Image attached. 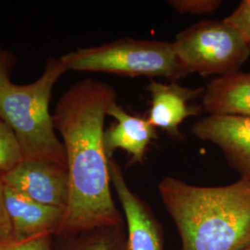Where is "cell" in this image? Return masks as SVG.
<instances>
[{"label":"cell","mask_w":250,"mask_h":250,"mask_svg":"<svg viewBox=\"0 0 250 250\" xmlns=\"http://www.w3.org/2000/svg\"><path fill=\"white\" fill-rule=\"evenodd\" d=\"M107 115L116 121L104 133L107 158H113L114 152L123 149L130 155L131 163H143L149 144L158 138L157 128L148 122L147 118L128 113L117 102L109 107Z\"/></svg>","instance_id":"11"},{"label":"cell","mask_w":250,"mask_h":250,"mask_svg":"<svg viewBox=\"0 0 250 250\" xmlns=\"http://www.w3.org/2000/svg\"><path fill=\"white\" fill-rule=\"evenodd\" d=\"M115 102L112 85L86 79L72 85L56 104L54 126L62 137L70 180L69 202L57 234L125 221L112 197L104 146L105 118Z\"/></svg>","instance_id":"1"},{"label":"cell","mask_w":250,"mask_h":250,"mask_svg":"<svg viewBox=\"0 0 250 250\" xmlns=\"http://www.w3.org/2000/svg\"><path fill=\"white\" fill-rule=\"evenodd\" d=\"M67 72H96L126 76L164 77L176 82L189 72L180 62L173 42L123 38L78 48L61 57Z\"/></svg>","instance_id":"4"},{"label":"cell","mask_w":250,"mask_h":250,"mask_svg":"<svg viewBox=\"0 0 250 250\" xmlns=\"http://www.w3.org/2000/svg\"><path fill=\"white\" fill-rule=\"evenodd\" d=\"M201 106L208 115L250 118V72L237 71L212 79Z\"/></svg>","instance_id":"12"},{"label":"cell","mask_w":250,"mask_h":250,"mask_svg":"<svg viewBox=\"0 0 250 250\" xmlns=\"http://www.w3.org/2000/svg\"><path fill=\"white\" fill-rule=\"evenodd\" d=\"M150 94V109L148 122L157 129H162L171 137L181 138L180 125L189 117L202 113L201 105L192 102L202 96L205 88H189L175 82L163 83L152 81L147 85Z\"/></svg>","instance_id":"9"},{"label":"cell","mask_w":250,"mask_h":250,"mask_svg":"<svg viewBox=\"0 0 250 250\" xmlns=\"http://www.w3.org/2000/svg\"><path fill=\"white\" fill-rule=\"evenodd\" d=\"M5 200L14 242L54 236L62 225L63 208L41 204L7 186Z\"/></svg>","instance_id":"10"},{"label":"cell","mask_w":250,"mask_h":250,"mask_svg":"<svg viewBox=\"0 0 250 250\" xmlns=\"http://www.w3.org/2000/svg\"><path fill=\"white\" fill-rule=\"evenodd\" d=\"M190 132L218 146L240 178L250 182V118L208 115L191 125Z\"/></svg>","instance_id":"8"},{"label":"cell","mask_w":250,"mask_h":250,"mask_svg":"<svg viewBox=\"0 0 250 250\" xmlns=\"http://www.w3.org/2000/svg\"><path fill=\"white\" fill-rule=\"evenodd\" d=\"M108 167L111 186L125 217L130 250H166L162 226L150 206L128 186L113 158L109 159Z\"/></svg>","instance_id":"7"},{"label":"cell","mask_w":250,"mask_h":250,"mask_svg":"<svg viewBox=\"0 0 250 250\" xmlns=\"http://www.w3.org/2000/svg\"><path fill=\"white\" fill-rule=\"evenodd\" d=\"M15 63L16 58L14 55L7 50L0 49V89L11 83L9 76Z\"/></svg>","instance_id":"19"},{"label":"cell","mask_w":250,"mask_h":250,"mask_svg":"<svg viewBox=\"0 0 250 250\" xmlns=\"http://www.w3.org/2000/svg\"><path fill=\"white\" fill-rule=\"evenodd\" d=\"M22 160L12 130L0 118V175L11 170Z\"/></svg>","instance_id":"14"},{"label":"cell","mask_w":250,"mask_h":250,"mask_svg":"<svg viewBox=\"0 0 250 250\" xmlns=\"http://www.w3.org/2000/svg\"><path fill=\"white\" fill-rule=\"evenodd\" d=\"M13 242L12 228L5 200V185L0 175V248Z\"/></svg>","instance_id":"17"},{"label":"cell","mask_w":250,"mask_h":250,"mask_svg":"<svg viewBox=\"0 0 250 250\" xmlns=\"http://www.w3.org/2000/svg\"><path fill=\"white\" fill-rule=\"evenodd\" d=\"M250 250V249H249V250Z\"/></svg>","instance_id":"20"},{"label":"cell","mask_w":250,"mask_h":250,"mask_svg":"<svg viewBox=\"0 0 250 250\" xmlns=\"http://www.w3.org/2000/svg\"><path fill=\"white\" fill-rule=\"evenodd\" d=\"M250 42V0H243L232 14L224 18Z\"/></svg>","instance_id":"16"},{"label":"cell","mask_w":250,"mask_h":250,"mask_svg":"<svg viewBox=\"0 0 250 250\" xmlns=\"http://www.w3.org/2000/svg\"><path fill=\"white\" fill-rule=\"evenodd\" d=\"M51 250H130L125 221L54 235Z\"/></svg>","instance_id":"13"},{"label":"cell","mask_w":250,"mask_h":250,"mask_svg":"<svg viewBox=\"0 0 250 250\" xmlns=\"http://www.w3.org/2000/svg\"><path fill=\"white\" fill-rule=\"evenodd\" d=\"M67 72L61 58H48L38 80L0 89V118L15 135L24 160L48 161L67 168L66 151L55 133L49 102L55 83Z\"/></svg>","instance_id":"3"},{"label":"cell","mask_w":250,"mask_h":250,"mask_svg":"<svg viewBox=\"0 0 250 250\" xmlns=\"http://www.w3.org/2000/svg\"><path fill=\"white\" fill-rule=\"evenodd\" d=\"M52 244L53 235H46L28 241H13L1 247L0 250H51Z\"/></svg>","instance_id":"18"},{"label":"cell","mask_w":250,"mask_h":250,"mask_svg":"<svg viewBox=\"0 0 250 250\" xmlns=\"http://www.w3.org/2000/svg\"><path fill=\"white\" fill-rule=\"evenodd\" d=\"M179 61L190 73L223 76L237 72L250 57V42L225 19L202 21L173 41Z\"/></svg>","instance_id":"5"},{"label":"cell","mask_w":250,"mask_h":250,"mask_svg":"<svg viewBox=\"0 0 250 250\" xmlns=\"http://www.w3.org/2000/svg\"><path fill=\"white\" fill-rule=\"evenodd\" d=\"M158 190L178 232L180 250L250 249V181L199 187L165 177Z\"/></svg>","instance_id":"2"},{"label":"cell","mask_w":250,"mask_h":250,"mask_svg":"<svg viewBox=\"0 0 250 250\" xmlns=\"http://www.w3.org/2000/svg\"><path fill=\"white\" fill-rule=\"evenodd\" d=\"M5 186L46 206L63 208L69 202L68 169L48 161L22 159L9 171L1 174Z\"/></svg>","instance_id":"6"},{"label":"cell","mask_w":250,"mask_h":250,"mask_svg":"<svg viewBox=\"0 0 250 250\" xmlns=\"http://www.w3.org/2000/svg\"><path fill=\"white\" fill-rule=\"evenodd\" d=\"M170 6L182 14H211L222 5L220 0H171Z\"/></svg>","instance_id":"15"}]
</instances>
